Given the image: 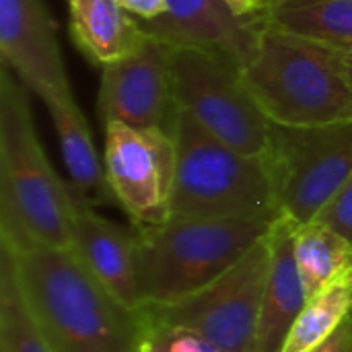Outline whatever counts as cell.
<instances>
[{
    "label": "cell",
    "instance_id": "1",
    "mask_svg": "<svg viewBox=\"0 0 352 352\" xmlns=\"http://www.w3.org/2000/svg\"><path fill=\"white\" fill-rule=\"evenodd\" d=\"M25 301L52 352H132L138 311L122 305L74 250L52 248L0 227Z\"/></svg>",
    "mask_w": 352,
    "mask_h": 352
},
{
    "label": "cell",
    "instance_id": "2",
    "mask_svg": "<svg viewBox=\"0 0 352 352\" xmlns=\"http://www.w3.org/2000/svg\"><path fill=\"white\" fill-rule=\"evenodd\" d=\"M243 80L272 124L314 128L352 122V87L336 47L266 23Z\"/></svg>",
    "mask_w": 352,
    "mask_h": 352
},
{
    "label": "cell",
    "instance_id": "3",
    "mask_svg": "<svg viewBox=\"0 0 352 352\" xmlns=\"http://www.w3.org/2000/svg\"><path fill=\"white\" fill-rule=\"evenodd\" d=\"M74 196L37 138L29 93L0 68V227L52 248L72 250Z\"/></svg>",
    "mask_w": 352,
    "mask_h": 352
},
{
    "label": "cell",
    "instance_id": "4",
    "mask_svg": "<svg viewBox=\"0 0 352 352\" xmlns=\"http://www.w3.org/2000/svg\"><path fill=\"white\" fill-rule=\"evenodd\" d=\"M274 221L169 217L155 227H134L142 307L173 305L206 289L264 241Z\"/></svg>",
    "mask_w": 352,
    "mask_h": 352
},
{
    "label": "cell",
    "instance_id": "5",
    "mask_svg": "<svg viewBox=\"0 0 352 352\" xmlns=\"http://www.w3.org/2000/svg\"><path fill=\"white\" fill-rule=\"evenodd\" d=\"M169 134L175 142L169 217L278 219L264 157L227 146L179 107Z\"/></svg>",
    "mask_w": 352,
    "mask_h": 352
},
{
    "label": "cell",
    "instance_id": "6",
    "mask_svg": "<svg viewBox=\"0 0 352 352\" xmlns=\"http://www.w3.org/2000/svg\"><path fill=\"white\" fill-rule=\"evenodd\" d=\"M175 107L196 118L227 146L264 157L272 122L243 80V68L227 54L200 47H171Z\"/></svg>",
    "mask_w": 352,
    "mask_h": 352
},
{
    "label": "cell",
    "instance_id": "7",
    "mask_svg": "<svg viewBox=\"0 0 352 352\" xmlns=\"http://www.w3.org/2000/svg\"><path fill=\"white\" fill-rule=\"evenodd\" d=\"M278 217L316 221L352 175V122L314 128L270 126L264 155Z\"/></svg>",
    "mask_w": 352,
    "mask_h": 352
},
{
    "label": "cell",
    "instance_id": "8",
    "mask_svg": "<svg viewBox=\"0 0 352 352\" xmlns=\"http://www.w3.org/2000/svg\"><path fill=\"white\" fill-rule=\"evenodd\" d=\"M268 237V235H266ZM270 266L268 241H260L227 274L173 305H144L161 320L188 328L227 352H254Z\"/></svg>",
    "mask_w": 352,
    "mask_h": 352
},
{
    "label": "cell",
    "instance_id": "9",
    "mask_svg": "<svg viewBox=\"0 0 352 352\" xmlns=\"http://www.w3.org/2000/svg\"><path fill=\"white\" fill-rule=\"evenodd\" d=\"M173 173L175 142L167 130L105 124V177L136 229L169 219Z\"/></svg>",
    "mask_w": 352,
    "mask_h": 352
},
{
    "label": "cell",
    "instance_id": "10",
    "mask_svg": "<svg viewBox=\"0 0 352 352\" xmlns=\"http://www.w3.org/2000/svg\"><path fill=\"white\" fill-rule=\"evenodd\" d=\"M171 47L144 33L134 54L101 68L97 113L107 122L169 132L175 116Z\"/></svg>",
    "mask_w": 352,
    "mask_h": 352
},
{
    "label": "cell",
    "instance_id": "11",
    "mask_svg": "<svg viewBox=\"0 0 352 352\" xmlns=\"http://www.w3.org/2000/svg\"><path fill=\"white\" fill-rule=\"evenodd\" d=\"M140 27L169 47L221 52L245 68L256 54L266 16H239L225 0H167V12L155 21H140Z\"/></svg>",
    "mask_w": 352,
    "mask_h": 352
},
{
    "label": "cell",
    "instance_id": "12",
    "mask_svg": "<svg viewBox=\"0 0 352 352\" xmlns=\"http://www.w3.org/2000/svg\"><path fill=\"white\" fill-rule=\"evenodd\" d=\"M0 56L37 97L72 93L45 0H0Z\"/></svg>",
    "mask_w": 352,
    "mask_h": 352
},
{
    "label": "cell",
    "instance_id": "13",
    "mask_svg": "<svg viewBox=\"0 0 352 352\" xmlns=\"http://www.w3.org/2000/svg\"><path fill=\"white\" fill-rule=\"evenodd\" d=\"M72 243L82 264L122 305L134 311L142 307L136 229L105 219L95 206L74 196Z\"/></svg>",
    "mask_w": 352,
    "mask_h": 352
},
{
    "label": "cell",
    "instance_id": "14",
    "mask_svg": "<svg viewBox=\"0 0 352 352\" xmlns=\"http://www.w3.org/2000/svg\"><path fill=\"white\" fill-rule=\"evenodd\" d=\"M293 231L295 223L278 217L266 237L270 250V266L254 352H283L293 324L307 303L305 287L295 260Z\"/></svg>",
    "mask_w": 352,
    "mask_h": 352
},
{
    "label": "cell",
    "instance_id": "15",
    "mask_svg": "<svg viewBox=\"0 0 352 352\" xmlns=\"http://www.w3.org/2000/svg\"><path fill=\"white\" fill-rule=\"evenodd\" d=\"M39 99L54 120L62 159L70 177V192L95 208L116 202L105 177V165L99 161L89 124L72 93H47Z\"/></svg>",
    "mask_w": 352,
    "mask_h": 352
},
{
    "label": "cell",
    "instance_id": "16",
    "mask_svg": "<svg viewBox=\"0 0 352 352\" xmlns=\"http://www.w3.org/2000/svg\"><path fill=\"white\" fill-rule=\"evenodd\" d=\"M70 37L91 64L103 68L134 54L144 31L116 0H70Z\"/></svg>",
    "mask_w": 352,
    "mask_h": 352
},
{
    "label": "cell",
    "instance_id": "17",
    "mask_svg": "<svg viewBox=\"0 0 352 352\" xmlns=\"http://www.w3.org/2000/svg\"><path fill=\"white\" fill-rule=\"evenodd\" d=\"M293 241L307 301L336 285L352 283V241L344 235L320 221H309L295 225Z\"/></svg>",
    "mask_w": 352,
    "mask_h": 352
},
{
    "label": "cell",
    "instance_id": "18",
    "mask_svg": "<svg viewBox=\"0 0 352 352\" xmlns=\"http://www.w3.org/2000/svg\"><path fill=\"white\" fill-rule=\"evenodd\" d=\"M266 23L336 50L352 47V0H270Z\"/></svg>",
    "mask_w": 352,
    "mask_h": 352
},
{
    "label": "cell",
    "instance_id": "19",
    "mask_svg": "<svg viewBox=\"0 0 352 352\" xmlns=\"http://www.w3.org/2000/svg\"><path fill=\"white\" fill-rule=\"evenodd\" d=\"M0 352H52L19 283L12 254H0Z\"/></svg>",
    "mask_w": 352,
    "mask_h": 352
},
{
    "label": "cell",
    "instance_id": "20",
    "mask_svg": "<svg viewBox=\"0 0 352 352\" xmlns=\"http://www.w3.org/2000/svg\"><path fill=\"white\" fill-rule=\"evenodd\" d=\"M352 314V283L336 285L309 299L291 328L283 352H309L324 344Z\"/></svg>",
    "mask_w": 352,
    "mask_h": 352
},
{
    "label": "cell",
    "instance_id": "21",
    "mask_svg": "<svg viewBox=\"0 0 352 352\" xmlns=\"http://www.w3.org/2000/svg\"><path fill=\"white\" fill-rule=\"evenodd\" d=\"M132 352H227L204 336L169 324L148 307L138 309V336Z\"/></svg>",
    "mask_w": 352,
    "mask_h": 352
},
{
    "label": "cell",
    "instance_id": "22",
    "mask_svg": "<svg viewBox=\"0 0 352 352\" xmlns=\"http://www.w3.org/2000/svg\"><path fill=\"white\" fill-rule=\"evenodd\" d=\"M352 241V175L330 206L316 219Z\"/></svg>",
    "mask_w": 352,
    "mask_h": 352
},
{
    "label": "cell",
    "instance_id": "23",
    "mask_svg": "<svg viewBox=\"0 0 352 352\" xmlns=\"http://www.w3.org/2000/svg\"><path fill=\"white\" fill-rule=\"evenodd\" d=\"M116 2L140 21H155L167 12V0H116Z\"/></svg>",
    "mask_w": 352,
    "mask_h": 352
},
{
    "label": "cell",
    "instance_id": "24",
    "mask_svg": "<svg viewBox=\"0 0 352 352\" xmlns=\"http://www.w3.org/2000/svg\"><path fill=\"white\" fill-rule=\"evenodd\" d=\"M309 352H352V314L324 344Z\"/></svg>",
    "mask_w": 352,
    "mask_h": 352
},
{
    "label": "cell",
    "instance_id": "25",
    "mask_svg": "<svg viewBox=\"0 0 352 352\" xmlns=\"http://www.w3.org/2000/svg\"><path fill=\"white\" fill-rule=\"evenodd\" d=\"M225 2L235 10V14H239V16H252V14L264 12L270 0H225Z\"/></svg>",
    "mask_w": 352,
    "mask_h": 352
},
{
    "label": "cell",
    "instance_id": "26",
    "mask_svg": "<svg viewBox=\"0 0 352 352\" xmlns=\"http://www.w3.org/2000/svg\"><path fill=\"white\" fill-rule=\"evenodd\" d=\"M340 52H342V64H344V70H346V76H349L352 87V47L340 50Z\"/></svg>",
    "mask_w": 352,
    "mask_h": 352
},
{
    "label": "cell",
    "instance_id": "27",
    "mask_svg": "<svg viewBox=\"0 0 352 352\" xmlns=\"http://www.w3.org/2000/svg\"><path fill=\"white\" fill-rule=\"evenodd\" d=\"M68 2H70V0H68Z\"/></svg>",
    "mask_w": 352,
    "mask_h": 352
}]
</instances>
